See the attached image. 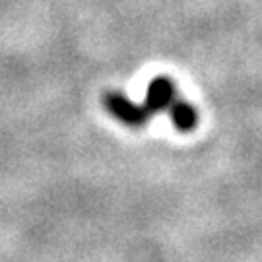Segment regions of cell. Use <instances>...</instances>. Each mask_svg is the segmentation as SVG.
Returning <instances> with one entry per match:
<instances>
[{"instance_id":"1","label":"cell","mask_w":262,"mask_h":262,"mask_svg":"<svg viewBox=\"0 0 262 262\" xmlns=\"http://www.w3.org/2000/svg\"><path fill=\"white\" fill-rule=\"evenodd\" d=\"M103 105L115 119H119L128 126H142L150 121L151 117V113L146 109V105L134 103L121 92H107L103 95Z\"/></svg>"},{"instance_id":"2","label":"cell","mask_w":262,"mask_h":262,"mask_svg":"<svg viewBox=\"0 0 262 262\" xmlns=\"http://www.w3.org/2000/svg\"><path fill=\"white\" fill-rule=\"evenodd\" d=\"M173 101H175V84L165 76L154 78L146 90V99H144L146 109L154 115V113L169 109Z\"/></svg>"},{"instance_id":"3","label":"cell","mask_w":262,"mask_h":262,"mask_svg":"<svg viewBox=\"0 0 262 262\" xmlns=\"http://www.w3.org/2000/svg\"><path fill=\"white\" fill-rule=\"evenodd\" d=\"M169 111H171V122H173V126L181 132H190L196 128L198 124V111L194 105H190L188 101H183V99H175L171 107H169Z\"/></svg>"}]
</instances>
